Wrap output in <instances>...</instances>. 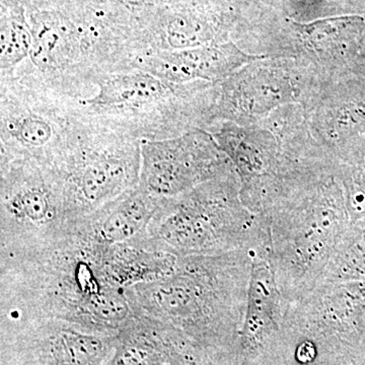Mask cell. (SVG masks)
<instances>
[{
	"mask_svg": "<svg viewBox=\"0 0 365 365\" xmlns=\"http://www.w3.org/2000/svg\"><path fill=\"white\" fill-rule=\"evenodd\" d=\"M1 322L55 319L117 334L134 316L106 277L100 242L83 228L50 248L0 258Z\"/></svg>",
	"mask_w": 365,
	"mask_h": 365,
	"instance_id": "obj_1",
	"label": "cell"
},
{
	"mask_svg": "<svg viewBox=\"0 0 365 365\" xmlns=\"http://www.w3.org/2000/svg\"><path fill=\"white\" fill-rule=\"evenodd\" d=\"M253 253L178 256L162 279L125 290L135 316L157 322L188 343L199 365L232 356L244 323Z\"/></svg>",
	"mask_w": 365,
	"mask_h": 365,
	"instance_id": "obj_2",
	"label": "cell"
},
{
	"mask_svg": "<svg viewBox=\"0 0 365 365\" xmlns=\"http://www.w3.org/2000/svg\"><path fill=\"white\" fill-rule=\"evenodd\" d=\"M331 163L304 160L270 178L256 215L268 227L271 256L288 304L323 280L351 218Z\"/></svg>",
	"mask_w": 365,
	"mask_h": 365,
	"instance_id": "obj_3",
	"label": "cell"
},
{
	"mask_svg": "<svg viewBox=\"0 0 365 365\" xmlns=\"http://www.w3.org/2000/svg\"><path fill=\"white\" fill-rule=\"evenodd\" d=\"M79 123L137 140L185 133L211 120L215 86L172 83L137 67L93 71L43 86Z\"/></svg>",
	"mask_w": 365,
	"mask_h": 365,
	"instance_id": "obj_4",
	"label": "cell"
},
{
	"mask_svg": "<svg viewBox=\"0 0 365 365\" xmlns=\"http://www.w3.org/2000/svg\"><path fill=\"white\" fill-rule=\"evenodd\" d=\"M32 33L28 60L9 78L50 86L93 71L130 67L133 32L111 0H23Z\"/></svg>",
	"mask_w": 365,
	"mask_h": 365,
	"instance_id": "obj_5",
	"label": "cell"
},
{
	"mask_svg": "<svg viewBox=\"0 0 365 365\" xmlns=\"http://www.w3.org/2000/svg\"><path fill=\"white\" fill-rule=\"evenodd\" d=\"M235 169L182 195L165 198L139 239L177 256H216L271 249L268 227L241 197Z\"/></svg>",
	"mask_w": 365,
	"mask_h": 365,
	"instance_id": "obj_6",
	"label": "cell"
},
{
	"mask_svg": "<svg viewBox=\"0 0 365 365\" xmlns=\"http://www.w3.org/2000/svg\"><path fill=\"white\" fill-rule=\"evenodd\" d=\"M85 220L51 168L28 160L0 163V258L55 246Z\"/></svg>",
	"mask_w": 365,
	"mask_h": 365,
	"instance_id": "obj_7",
	"label": "cell"
},
{
	"mask_svg": "<svg viewBox=\"0 0 365 365\" xmlns=\"http://www.w3.org/2000/svg\"><path fill=\"white\" fill-rule=\"evenodd\" d=\"M365 342V281L321 283L288 304L282 344L295 365H354Z\"/></svg>",
	"mask_w": 365,
	"mask_h": 365,
	"instance_id": "obj_8",
	"label": "cell"
},
{
	"mask_svg": "<svg viewBox=\"0 0 365 365\" xmlns=\"http://www.w3.org/2000/svg\"><path fill=\"white\" fill-rule=\"evenodd\" d=\"M67 196L83 218L140 179L141 141L83 124L73 143L52 165Z\"/></svg>",
	"mask_w": 365,
	"mask_h": 365,
	"instance_id": "obj_9",
	"label": "cell"
},
{
	"mask_svg": "<svg viewBox=\"0 0 365 365\" xmlns=\"http://www.w3.org/2000/svg\"><path fill=\"white\" fill-rule=\"evenodd\" d=\"M81 127L44 86L18 78L0 79V163L28 160L52 165Z\"/></svg>",
	"mask_w": 365,
	"mask_h": 365,
	"instance_id": "obj_10",
	"label": "cell"
},
{
	"mask_svg": "<svg viewBox=\"0 0 365 365\" xmlns=\"http://www.w3.org/2000/svg\"><path fill=\"white\" fill-rule=\"evenodd\" d=\"M0 365H107L117 334L55 319L1 322Z\"/></svg>",
	"mask_w": 365,
	"mask_h": 365,
	"instance_id": "obj_11",
	"label": "cell"
},
{
	"mask_svg": "<svg viewBox=\"0 0 365 365\" xmlns=\"http://www.w3.org/2000/svg\"><path fill=\"white\" fill-rule=\"evenodd\" d=\"M232 169L212 134L194 128L170 138L141 141L138 187L150 195L173 198Z\"/></svg>",
	"mask_w": 365,
	"mask_h": 365,
	"instance_id": "obj_12",
	"label": "cell"
},
{
	"mask_svg": "<svg viewBox=\"0 0 365 365\" xmlns=\"http://www.w3.org/2000/svg\"><path fill=\"white\" fill-rule=\"evenodd\" d=\"M287 307L270 250L254 252L246 314L232 365H274L277 361Z\"/></svg>",
	"mask_w": 365,
	"mask_h": 365,
	"instance_id": "obj_13",
	"label": "cell"
},
{
	"mask_svg": "<svg viewBox=\"0 0 365 365\" xmlns=\"http://www.w3.org/2000/svg\"><path fill=\"white\" fill-rule=\"evenodd\" d=\"M256 59L232 43H218L177 51L144 53L133 67L179 85L195 81L216 83L230 78L242 64Z\"/></svg>",
	"mask_w": 365,
	"mask_h": 365,
	"instance_id": "obj_14",
	"label": "cell"
},
{
	"mask_svg": "<svg viewBox=\"0 0 365 365\" xmlns=\"http://www.w3.org/2000/svg\"><path fill=\"white\" fill-rule=\"evenodd\" d=\"M292 86L280 72L247 67L225 79L215 91L211 121L215 118L234 122L260 117L292 98Z\"/></svg>",
	"mask_w": 365,
	"mask_h": 365,
	"instance_id": "obj_15",
	"label": "cell"
},
{
	"mask_svg": "<svg viewBox=\"0 0 365 365\" xmlns=\"http://www.w3.org/2000/svg\"><path fill=\"white\" fill-rule=\"evenodd\" d=\"M186 341L153 319L132 317L117 333L107 365H197Z\"/></svg>",
	"mask_w": 365,
	"mask_h": 365,
	"instance_id": "obj_16",
	"label": "cell"
},
{
	"mask_svg": "<svg viewBox=\"0 0 365 365\" xmlns=\"http://www.w3.org/2000/svg\"><path fill=\"white\" fill-rule=\"evenodd\" d=\"M163 199L136 187L88 215L83 222V232L95 241L107 245L138 239L148 232Z\"/></svg>",
	"mask_w": 365,
	"mask_h": 365,
	"instance_id": "obj_17",
	"label": "cell"
},
{
	"mask_svg": "<svg viewBox=\"0 0 365 365\" xmlns=\"http://www.w3.org/2000/svg\"><path fill=\"white\" fill-rule=\"evenodd\" d=\"M211 134L234 165L242 186L275 174L284 163V158L279 157L273 141L257 138L234 122H222L217 130Z\"/></svg>",
	"mask_w": 365,
	"mask_h": 365,
	"instance_id": "obj_18",
	"label": "cell"
},
{
	"mask_svg": "<svg viewBox=\"0 0 365 365\" xmlns=\"http://www.w3.org/2000/svg\"><path fill=\"white\" fill-rule=\"evenodd\" d=\"M32 40L23 0H1L0 79L11 78L25 63Z\"/></svg>",
	"mask_w": 365,
	"mask_h": 365,
	"instance_id": "obj_19",
	"label": "cell"
},
{
	"mask_svg": "<svg viewBox=\"0 0 365 365\" xmlns=\"http://www.w3.org/2000/svg\"><path fill=\"white\" fill-rule=\"evenodd\" d=\"M338 281H365V215L350 223L321 283Z\"/></svg>",
	"mask_w": 365,
	"mask_h": 365,
	"instance_id": "obj_20",
	"label": "cell"
},
{
	"mask_svg": "<svg viewBox=\"0 0 365 365\" xmlns=\"http://www.w3.org/2000/svg\"><path fill=\"white\" fill-rule=\"evenodd\" d=\"M304 36L314 51L323 56H332L345 48L343 26L338 21H326L307 26Z\"/></svg>",
	"mask_w": 365,
	"mask_h": 365,
	"instance_id": "obj_21",
	"label": "cell"
},
{
	"mask_svg": "<svg viewBox=\"0 0 365 365\" xmlns=\"http://www.w3.org/2000/svg\"><path fill=\"white\" fill-rule=\"evenodd\" d=\"M277 365H292V364H277Z\"/></svg>",
	"mask_w": 365,
	"mask_h": 365,
	"instance_id": "obj_22",
	"label": "cell"
}]
</instances>
